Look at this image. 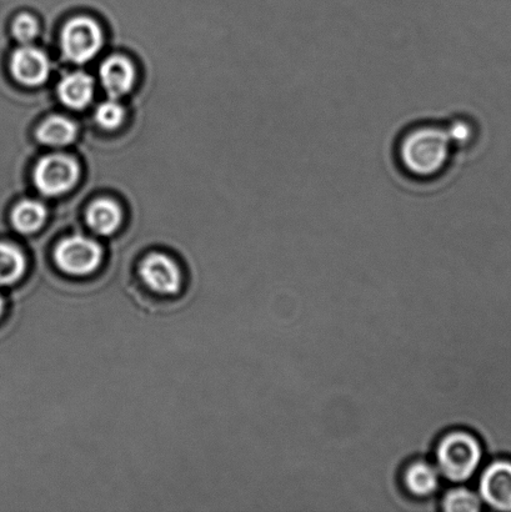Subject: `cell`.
I'll return each mask as SVG.
<instances>
[{
	"instance_id": "6",
	"label": "cell",
	"mask_w": 511,
	"mask_h": 512,
	"mask_svg": "<svg viewBox=\"0 0 511 512\" xmlns=\"http://www.w3.org/2000/svg\"><path fill=\"white\" fill-rule=\"evenodd\" d=\"M479 496L490 509L511 512V459L495 458L479 480Z\"/></svg>"
},
{
	"instance_id": "4",
	"label": "cell",
	"mask_w": 511,
	"mask_h": 512,
	"mask_svg": "<svg viewBox=\"0 0 511 512\" xmlns=\"http://www.w3.org/2000/svg\"><path fill=\"white\" fill-rule=\"evenodd\" d=\"M102 248L95 240L73 235L55 248L54 259L65 274L85 276L94 273L102 263Z\"/></svg>"
},
{
	"instance_id": "5",
	"label": "cell",
	"mask_w": 511,
	"mask_h": 512,
	"mask_svg": "<svg viewBox=\"0 0 511 512\" xmlns=\"http://www.w3.org/2000/svg\"><path fill=\"white\" fill-rule=\"evenodd\" d=\"M80 169L74 159L65 155H48L39 160L34 169V183L47 197H58L69 192L78 183Z\"/></svg>"
},
{
	"instance_id": "16",
	"label": "cell",
	"mask_w": 511,
	"mask_h": 512,
	"mask_svg": "<svg viewBox=\"0 0 511 512\" xmlns=\"http://www.w3.org/2000/svg\"><path fill=\"white\" fill-rule=\"evenodd\" d=\"M482 506L479 494L462 486L449 490L442 501V508L447 512H479Z\"/></svg>"
},
{
	"instance_id": "14",
	"label": "cell",
	"mask_w": 511,
	"mask_h": 512,
	"mask_svg": "<svg viewBox=\"0 0 511 512\" xmlns=\"http://www.w3.org/2000/svg\"><path fill=\"white\" fill-rule=\"evenodd\" d=\"M47 209L37 200H23L15 205L10 220L15 230L20 234L38 232L47 220Z\"/></svg>"
},
{
	"instance_id": "19",
	"label": "cell",
	"mask_w": 511,
	"mask_h": 512,
	"mask_svg": "<svg viewBox=\"0 0 511 512\" xmlns=\"http://www.w3.org/2000/svg\"><path fill=\"white\" fill-rule=\"evenodd\" d=\"M4 309H5V301L3 299V296L0 295V318H2V316H3Z\"/></svg>"
},
{
	"instance_id": "8",
	"label": "cell",
	"mask_w": 511,
	"mask_h": 512,
	"mask_svg": "<svg viewBox=\"0 0 511 512\" xmlns=\"http://www.w3.org/2000/svg\"><path fill=\"white\" fill-rule=\"evenodd\" d=\"M10 73L20 84L37 87L48 79L50 62L42 50L25 44L12 54Z\"/></svg>"
},
{
	"instance_id": "1",
	"label": "cell",
	"mask_w": 511,
	"mask_h": 512,
	"mask_svg": "<svg viewBox=\"0 0 511 512\" xmlns=\"http://www.w3.org/2000/svg\"><path fill=\"white\" fill-rule=\"evenodd\" d=\"M478 124L459 115L447 122H419L403 130L395 145L400 172L415 182H432L447 172L454 155L478 142Z\"/></svg>"
},
{
	"instance_id": "9",
	"label": "cell",
	"mask_w": 511,
	"mask_h": 512,
	"mask_svg": "<svg viewBox=\"0 0 511 512\" xmlns=\"http://www.w3.org/2000/svg\"><path fill=\"white\" fill-rule=\"evenodd\" d=\"M100 82L110 98L117 99L128 94L135 79L133 64L127 58L114 55L104 60L99 70Z\"/></svg>"
},
{
	"instance_id": "13",
	"label": "cell",
	"mask_w": 511,
	"mask_h": 512,
	"mask_svg": "<svg viewBox=\"0 0 511 512\" xmlns=\"http://www.w3.org/2000/svg\"><path fill=\"white\" fill-rule=\"evenodd\" d=\"M77 134V125L72 120L55 115L40 125L37 138L40 143L49 145V147H65L74 142Z\"/></svg>"
},
{
	"instance_id": "11",
	"label": "cell",
	"mask_w": 511,
	"mask_h": 512,
	"mask_svg": "<svg viewBox=\"0 0 511 512\" xmlns=\"http://www.w3.org/2000/svg\"><path fill=\"white\" fill-rule=\"evenodd\" d=\"M58 95L70 109H83L92 102L94 82L88 74L77 72L65 75L58 85Z\"/></svg>"
},
{
	"instance_id": "15",
	"label": "cell",
	"mask_w": 511,
	"mask_h": 512,
	"mask_svg": "<svg viewBox=\"0 0 511 512\" xmlns=\"http://www.w3.org/2000/svg\"><path fill=\"white\" fill-rule=\"evenodd\" d=\"M27 269V259L17 245L0 242V288L10 286L20 279Z\"/></svg>"
},
{
	"instance_id": "3",
	"label": "cell",
	"mask_w": 511,
	"mask_h": 512,
	"mask_svg": "<svg viewBox=\"0 0 511 512\" xmlns=\"http://www.w3.org/2000/svg\"><path fill=\"white\" fill-rule=\"evenodd\" d=\"M103 35L94 20L79 17L64 25L60 45L64 57L75 64L92 60L102 48Z\"/></svg>"
},
{
	"instance_id": "12",
	"label": "cell",
	"mask_w": 511,
	"mask_h": 512,
	"mask_svg": "<svg viewBox=\"0 0 511 512\" xmlns=\"http://www.w3.org/2000/svg\"><path fill=\"white\" fill-rule=\"evenodd\" d=\"M87 222L93 232L107 237L117 232L122 224V210L112 200H97L88 209Z\"/></svg>"
},
{
	"instance_id": "7",
	"label": "cell",
	"mask_w": 511,
	"mask_h": 512,
	"mask_svg": "<svg viewBox=\"0 0 511 512\" xmlns=\"http://www.w3.org/2000/svg\"><path fill=\"white\" fill-rule=\"evenodd\" d=\"M140 278L154 293L177 294L182 288V271L172 258L162 253H152L139 266Z\"/></svg>"
},
{
	"instance_id": "10",
	"label": "cell",
	"mask_w": 511,
	"mask_h": 512,
	"mask_svg": "<svg viewBox=\"0 0 511 512\" xmlns=\"http://www.w3.org/2000/svg\"><path fill=\"white\" fill-rule=\"evenodd\" d=\"M403 483L414 498L425 499L437 493L440 485V473L428 461L418 460L409 464L403 475Z\"/></svg>"
},
{
	"instance_id": "18",
	"label": "cell",
	"mask_w": 511,
	"mask_h": 512,
	"mask_svg": "<svg viewBox=\"0 0 511 512\" xmlns=\"http://www.w3.org/2000/svg\"><path fill=\"white\" fill-rule=\"evenodd\" d=\"M13 35L20 43L28 44L38 35V23L29 14L18 15L12 25Z\"/></svg>"
},
{
	"instance_id": "2",
	"label": "cell",
	"mask_w": 511,
	"mask_h": 512,
	"mask_svg": "<svg viewBox=\"0 0 511 512\" xmlns=\"http://www.w3.org/2000/svg\"><path fill=\"white\" fill-rule=\"evenodd\" d=\"M483 456L482 440L465 430L445 434L435 450L440 475L455 484L472 479L482 465Z\"/></svg>"
},
{
	"instance_id": "17",
	"label": "cell",
	"mask_w": 511,
	"mask_h": 512,
	"mask_svg": "<svg viewBox=\"0 0 511 512\" xmlns=\"http://www.w3.org/2000/svg\"><path fill=\"white\" fill-rule=\"evenodd\" d=\"M124 115V108L113 98L100 104L95 110V120L99 127L107 130L119 128L123 123Z\"/></svg>"
}]
</instances>
